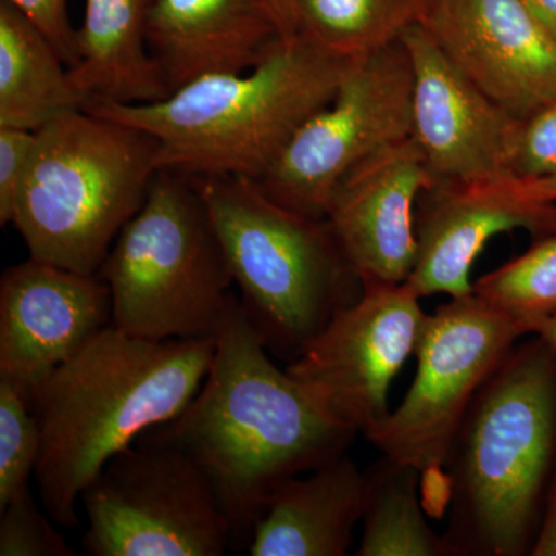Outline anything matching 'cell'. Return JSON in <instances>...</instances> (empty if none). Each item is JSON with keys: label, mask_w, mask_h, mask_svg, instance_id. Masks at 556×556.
Segmentation results:
<instances>
[{"label": "cell", "mask_w": 556, "mask_h": 556, "mask_svg": "<svg viewBox=\"0 0 556 556\" xmlns=\"http://www.w3.org/2000/svg\"><path fill=\"white\" fill-rule=\"evenodd\" d=\"M473 294L532 334L556 313V232L473 283Z\"/></svg>", "instance_id": "23"}, {"label": "cell", "mask_w": 556, "mask_h": 556, "mask_svg": "<svg viewBox=\"0 0 556 556\" xmlns=\"http://www.w3.org/2000/svg\"><path fill=\"white\" fill-rule=\"evenodd\" d=\"M152 2L86 0L83 24L76 28V60L68 70L87 104H150L172 93L149 47Z\"/></svg>", "instance_id": "19"}, {"label": "cell", "mask_w": 556, "mask_h": 556, "mask_svg": "<svg viewBox=\"0 0 556 556\" xmlns=\"http://www.w3.org/2000/svg\"><path fill=\"white\" fill-rule=\"evenodd\" d=\"M283 39L263 0H153L148 40L170 90L254 68Z\"/></svg>", "instance_id": "17"}, {"label": "cell", "mask_w": 556, "mask_h": 556, "mask_svg": "<svg viewBox=\"0 0 556 556\" xmlns=\"http://www.w3.org/2000/svg\"><path fill=\"white\" fill-rule=\"evenodd\" d=\"M159 141L148 131L86 109L36 130L13 223L30 258L100 273L124 226L159 174Z\"/></svg>", "instance_id": "5"}, {"label": "cell", "mask_w": 556, "mask_h": 556, "mask_svg": "<svg viewBox=\"0 0 556 556\" xmlns=\"http://www.w3.org/2000/svg\"><path fill=\"white\" fill-rule=\"evenodd\" d=\"M532 334L536 338L543 339L544 342L548 343L556 351V313L552 314L551 317L544 318L543 321L533 328Z\"/></svg>", "instance_id": "33"}, {"label": "cell", "mask_w": 556, "mask_h": 556, "mask_svg": "<svg viewBox=\"0 0 556 556\" xmlns=\"http://www.w3.org/2000/svg\"><path fill=\"white\" fill-rule=\"evenodd\" d=\"M36 144V130L0 127V225L13 223Z\"/></svg>", "instance_id": "27"}, {"label": "cell", "mask_w": 556, "mask_h": 556, "mask_svg": "<svg viewBox=\"0 0 556 556\" xmlns=\"http://www.w3.org/2000/svg\"><path fill=\"white\" fill-rule=\"evenodd\" d=\"M419 24L466 78L518 119L556 100V39L522 0H426Z\"/></svg>", "instance_id": "13"}, {"label": "cell", "mask_w": 556, "mask_h": 556, "mask_svg": "<svg viewBox=\"0 0 556 556\" xmlns=\"http://www.w3.org/2000/svg\"><path fill=\"white\" fill-rule=\"evenodd\" d=\"M556 174V100L522 121L514 177L543 178Z\"/></svg>", "instance_id": "26"}, {"label": "cell", "mask_w": 556, "mask_h": 556, "mask_svg": "<svg viewBox=\"0 0 556 556\" xmlns=\"http://www.w3.org/2000/svg\"><path fill=\"white\" fill-rule=\"evenodd\" d=\"M367 473L346 455L287 479L255 526L251 556H345L364 517Z\"/></svg>", "instance_id": "18"}, {"label": "cell", "mask_w": 556, "mask_h": 556, "mask_svg": "<svg viewBox=\"0 0 556 556\" xmlns=\"http://www.w3.org/2000/svg\"><path fill=\"white\" fill-rule=\"evenodd\" d=\"M556 447V351L514 348L468 408L445 463L453 554L519 556L533 532Z\"/></svg>", "instance_id": "4"}, {"label": "cell", "mask_w": 556, "mask_h": 556, "mask_svg": "<svg viewBox=\"0 0 556 556\" xmlns=\"http://www.w3.org/2000/svg\"><path fill=\"white\" fill-rule=\"evenodd\" d=\"M530 555L556 556V468L554 479L548 486L546 511H544L540 532L530 548Z\"/></svg>", "instance_id": "29"}, {"label": "cell", "mask_w": 556, "mask_h": 556, "mask_svg": "<svg viewBox=\"0 0 556 556\" xmlns=\"http://www.w3.org/2000/svg\"><path fill=\"white\" fill-rule=\"evenodd\" d=\"M112 325L98 274L28 258L0 278V378L31 399L56 369Z\"/></svg>", "instance_id": "14"}, {"label": "cell", "mask_w": 556, "mask_h": 556, "mask_svg": "<svg viewBox=\"0 0 556 556\" xmlns=\"http://www.w3.org/2000/svg\"><path fill=\"white\" fill-rule=\"evenodd\" d=\"M413 134V68L402 40L356 58L332 100L257 179L273 199L327 218L348 172Z\"/></svg>", "instance_id": "10"}, {"label": "cell", "mask_w": 556, "mask_h": 556, "mask_svg": "<svg viewBox=\"0 0 556 556\" xmlns=\"http://www.w3.org/2000/svg\"><path fill=\"white\" fill-rule=\"evenodd\" d=\"M98 276L112 325L156 340L215 338L233 285L228 260L193 179L159 170Z\"/></svg>", "instance_id": "7"}, {"label": "cell", "mask_w": 556, "mask_h": 556, "mask_svg": "<svg viewBox=\"0 0 556 556\" xmlns=\"http://www.w3.org/2000/svg\"><path fill=\"white\" fill-rule=\"evenodd\" d=\"M416 258L405 283L419 295L473 292L475 260L497 233L522 229L536 239L556 232V203L527 195L519 179L434 182L416 204Z\"/></svg>", "instance_id": "15"}, {"label": "cell", "mask_w": 556, "mask_h": 556, "mask_svg": "<svg viewBox=\"0 0 556 556\" xmlns=\"http://www.w3.org/2000/svg\"><path fill=\"white\" fill-rule=\"evenodd\" d=\"M40 508L31 489L0 508V556H73L76 552Z\"/></svg>", "instance_id": "25"}, {"label": "cell", "mask_w": 556, "mask_h": 556, "mask_svg": "<svg viewBox=\"0 0 556 556\" xmlns=\"http://www.w3.org/2000/svg\"><path fill=\"white\" fill-rule=\"evenodd\" d=\"M419 300L407 283L362 289L285 369L329 415L367 437L390 413L391 382L416 353L428 317Z\"/></svg>", "instance_id": "11"}, {"label": "cell", "mask_w": 556, "mask_h": 556, "mask_svg": "<svg viewBox=\"0 0 556 556\" xmlns=\"http://www.w3.org/2000/svg\"><path fill=\"white\" fill-rule=\"evenodd\" d=\"M426 0H299V33L339 56L361 58L401 39Z\"/></svg>", "instance_id": "22"}, {"label": "cell", "mask_w": 556, "mask_h": 556, "mask_svg": "<svg viewBox=\"0 0 556 556\" xmlns=\"http://www.w3.org/2000/svg\"><path fill=\"white\" fill-rule=\"evenodd\" d=\"M40 447L42 434L30 399L0 378V508L30 489Z\"/></svg>", "instance_id": "24"}, {"label": "cell", "mask_w": 556, "mask_h": 556, "mask_svg": "<svg viewBox=\"0 0 556 556\" xmlns=\"http://www.w3.org/2000/svg\"><path fill=\"white\" fill-rule=\"evenodd\" d=\"M190 178L217 230L249 321L269 351L294 358L362 294L354 292L361 281L328 219L288 207L254 178Z\"/></svg>", "instance_id": "6"}, {"label": "cell", "mask_w": 556, "mask_h": 556, "mask_svg": "<svg viewBox=\"0 0 556 556\" xmlns=\"http://www.w3.org/2000/svg\"><path fill=\"white\" fill-rule=\"evenodd\" d=\"M20 10L53 43L68 67L76 60V28L70 22L68 0H5Z\"/></svg>", "instance_id": "28"}, {"label": "cell", "mask_w": 556, "mask_h": 556, "mask_svg": "<svg viewBox=\"0 0 556 556\" xmlns=\"http://www.w3.org/2000/svg\"><path fill=\"white\" fill-rule=\"evenodd\" d=\"M522 2L556 39V0H522Z\"/></svg>", "instance_id": "32"}, {"label": "cell", "mask_w": 556, "mask_h": 556, "mask_svg": "<svg viewBox=\"0 0 556 556\" xmlns=\"http://www.w3.org/2000/svg\"><path fill=\"white\" fill-rule=\"evenodd\" d=\"M434 177L415 139L379 150L348 172L327 211L362 288L408 280L416 258V204Z\"/></svg>", "instance_id": "16"}, {"label": "cell", "mask_w": 556, "mask_h": 556, "mask_svg": "<svg viewBox=\"0 0 556 556\" xmlns=\"http://www.w3.org/2000/svg\"><path fill=\"white\" fill-rule=\"evenodd\" d=\"M367 500L357 556H455L426 518L416 468L382 456L367 471Z\"/></svg>", "instance_id": "21"}, {"label": "cell", "mask_w": 556, "mask_h": 556, "mask_svg": "<svg viewBox=\"0 0 556 556\" xmlns=\"http://www.w3.org/2000/svg\"><path fill=\"white\" fill-rule=\"evenodd\" d=\"M268 351L232 295L199 393L159 427L206 477L228 519L232 552L248 551L278 486L345 455L357 434Z\"/></svg>", "instance_id": "1"}, {"label": "cell", "mask_w": 556, "mask_h": 556, "mask_svg": "<svg viewBox=\"0 0 556 556\" xmlns=\"http://www.w3.org/2000/svg\"><path fill=\"white\" fill-rule=\"evenodd\" d=\"M90 556H222L228 519L206 477L159 427L105 464L80 496Z\"/></svg>", "instance_id": "8"}, {"label": "cell", "mask_w": 556, "mask_h": 556, "mask_svg": "<svg viewBox=\"0 0 556 556\" xmlns=\"http://www.w3.org/2000/svg\"><path fill=\"white\" fill-rule=\"evenodd\" d=\"M517 320L473 292L427 317L407 396L367 434L382 456L419 470H444L471 402L522 336Z\"/></svg>", "instance_id": "9"}, {"label": "cell", "mask_w": 556, "mask_h": 556, "mask_svg": "<svg viewBox=\"0 0 556 556\" xmlns=\"http://www.w3.org/2000/svg\"><path fill=\"white\" fill-rule=\"evenodd\" d=\"M86 104L49 38L0 0V127L38 130Z\"/></svg>", "instance_id": "20"}, {"label": "cell", "mask_w": 556, "mask_h": 556, "mask_svg": "<svg viewBox=\"0 0 556 556\" xmlns=\"http://www.w3.org/2000/svg\"><path fill=\"white\" fill-rule=\"evenodd\" d=\"M354 60L298 33L248 72L201 76L150 104L94 101L84 109L152 135L160 170L260 179L332 100Z\"/></svg>", "instance_id": "3"}, {"label": "cell", "mask_w": 556, "mask_h": 556, "mask_svg": "<svg viewBox=\"0 0 556 556\" xmlns=\"http://www.w3.org/2000/svg\"><path fill=\"white\" fill-rule=\"evenodd\" d=\"M518 179L527 195L538 201L556 203V174L543 178Z\"/></svg>", "instance_id": "31"}, {"label": "cell", "mask_w": 556, "mask_h": 556, "mask_svg": "<svg viewBox=\"0 0 556 556\" xmlns=\"http://www.w3.org/2000/svg\"><path fill=\"white\" fill-rule=\"evenodd\" d=\"M401 40L413 68L412 137L434 181L514 177L522 119L466 78L419 22Z\"/></svg>", "instance_id": "12"}, {"label": "cell", "mask_w": 556, "mask_h": 556, "mask_svg": "<svg viewBox=\"0 0 556 556\" xmlns=\"http://www.w3.org/2000/svg\"><path fill=\"white\" fill-rule=\"evenodd\" d=\"M214 354L215 338L156 342L110 325L36 390L35 479L56 526H78L80 496L105 464L185 412Z\"/></svg>", "instance_id": "2"}, {"label": "cell", "mask_w": 556, "mask_h": 556, "mask_svg": "<svg viewBox=\"0 0 556 556\" xmlns=\"http://www.w3.org/2000/svg\"><path fill=\"white\" fill-rule=\"evenodd\" d=\"M270 17L276 22L281 38L288 39L299 33V0H263Z\"/></svg>", "instance_id": "30"}]
</instances>
